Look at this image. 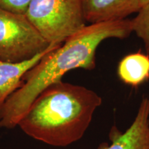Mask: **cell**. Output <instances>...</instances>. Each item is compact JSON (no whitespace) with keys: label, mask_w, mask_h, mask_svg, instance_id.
<instances>
[{"label":"cell","mask_w":149,"mask_h":149,"mask_svg":"<svg viewBox=\"0 0 149 149\" xmlns=\"http://www.w3.org/2000/svg\"><path fill=\"white\" fill-rule=\"evenodd\" d=\"M102 102L95 91L60 81L39 95L17 126L37 141L66 147L82 138Z\"/></svg>","instance_id":"cell-2"},{"label":"cell","mask_w":149,"mask_h":149,"mask_svg":"<svg viewBox=\"0 0 149 149\" xmlns=\"http://www.w3.org/2000/svg\"><path fill=\"white\" fill-rule=\"evenodd\" d=\"M149 3V0H134L131 8H130V14L137 13L144 6Z\"/></svg>","instance_id":"cell-11"},{"label":"cell","mask_w":149,"mask_h":149,"mask_svg":"<svg viewBox=\"0 0 149 149\" xmlns=\"http://www.w3.org/2000/svg\"><path fill=\"white\" fill-rule=\"evenodd\" d=\"M131 22L132 31L144 42L146 53L149 54V3L141 8Z\"/></svg>","instance_id":"cell-9"},{"label":"cell","mask_w":149,"mask_h":149,"mask_svg":"<svg viewBox=\"0 0 149 149\" xmlns=\"http://www.w3.org/2000/svg\"><path fill=\"white\" fill-rule=\"evenodd\" d=\"M134 0H82L86 22L91 24L124 19Z\"/></svg>","instance_id":"cell-7"},{"label":"cell","mask_w":149,"mask_h":149,"mask_svg":"<svg viewBox=\"0 0 149 149\" xmlns=\"http://www.w3.org/2000/svg\"><path fill=\"white\" fill-rule=\"evenodd\" d=\"M111 145L102 143L98 149H149V97H143L133 124L124 133L113 126Z\"/></svg>","instance_id":"cell-5"},{"label":"cell","mask_w":149,"mask_h":149,"mask_svg":"<svg viewBox=\"0 0 149 149\" xmlns=\"http://www.w3.org/2000/svg\"><path fill=\"white\" fill-rule=\"evenodd\" d=\"M61 45H51L32 59L20 62H8L0 59V107L11 95L23 84V77L43 58Z\"/></svg>","instance_id":"cell-6"},{"label":"cell","mask_w":149,"mask_h":149,"mask_svg":"<svg viewBox=\"0 0 149 149\" xmlns=\"http://www.w3.org/2000/svg\"><path fill=\"white\" fill-rule=\"evenodd\" d=\"M132 31L130 19H119L86 26L77 34L43 58L23 77V84L0 107V128H13L41 93L61 81L76 68H95L97 47L109 38L124 39Z\"/></svg>","instance_id":"cell-1"},{"label":"cell","mask_w":149,"mask_h":149,"mask_svg":"<svg viewBox=\"0 0 149 149\" xmlns=\"http://www.w3.org/2000/svg\"><path fill=\"white\" fill-rule=\"evenodd\" d=\"M51 45L44 40L26 15L0 8V59L20 62L32 59Z\"/></svg>","instance_id":"cell-4"},{"label":"cell","mask_w":149,"mask_h":149,"mask_svg":"<svg viewBox=\"0 0 149 149\" xmlns=\"http://www.w3.org/2000/svg\"><path fill=\"white\" fill-rule=\"evenodd\" d=\"M32 0H0V8L15 13L25 15Z\"/></svg>","instance_id":"cell-10"},{"label":"cell","mask_w":149,"mask_h":149,"mask_svg":"<svg viewBox=\"0 0 149 149\" xmlns=\"http://www.w3.org/2000/svg\"><path fill=\"white\" fill-rule=\"evenodd\" d=\"M25 15L50 45H61L86 26L82 0H32Z\"/></svg>","instance_id":"cell-3"},{"label":"cell","mask_w":149,"mask_h":149,"mask_svg":"<svg viewBox=\"0 0 149 149\" xmlns=\"http://www.w3.org/2000/svg\"><path fill=\"white\" fill-rule=\"evenodd\" d=\"M117 74L121 81L137 86L149 78V56L141 53L126 55L119 63Z\"/></svg>","instance_id":"cell-8"}]
</instances>
